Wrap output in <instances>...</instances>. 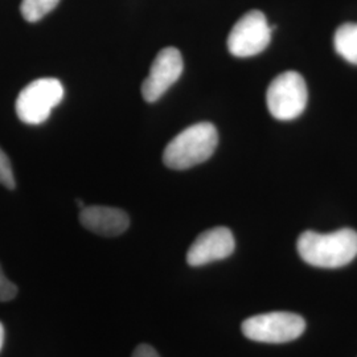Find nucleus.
<instances>
[{
  "label": "nucleus",
  "instance_id": "nucleus-1",
  "mask_svg": "<svg viewBox=\"0 0 357 357\" xmlns=\"http://www.w3.org/2000/svg\"><path fill=\"white\" fill-rule=\"evenodd\" d=\"M298 253L311 266L343 268L357 255V231L349 228L327 234L305 231L298 238Z\"/></svg>",
  "mask_w": 357,
  "mask_h": 357
},
{
  "label": "nucleus",
  "instance_id": "nucleus-2",
  "mask_svg": "<svg viewBox=\"0 0 357 357\" xmlns=\"http://www.w3.org/2000/svg\"><path fill=\"white\" fill-rule=\"evenodd\" d=\"M218 143L217 130L209 122H200L183 130L167 144L163 162L171 169H188L208 160Z\"/></svg>",
  "mask_w": 357,
  "mask_h": 357
},
{
  "label": "nucleus",
  "instance_id": "nucleus-3",
  "mask_svg": "<svg viewBox=\"0 0 357 357\" xmlns=\"http://www.w3.org/2000/svg\"><path fill=\"white\" fill-rule=\"evenodd\" d=\"M64 98V86L57 78H38L28 84L17 96L15 110L19 119L26 125L45 122L52 110Z\"/></svg>",
  "mask_w": 357,
  "mask_h": 357
},
{
  "label": "nucleus",
  "instance_id": "nucleus-4",
  "mask_svg": "<svg viewBox=\"0 0 357 357\" xmlns=\"http://www.w3.org/2000/svg\"><path fill=\"white\" fill-rule=\"evenodd\" d=\"M241 328L253 342L280 344L298 339L306 330V321L293 312H268L245 320Z\"/></svg>",
  "mask_w": 357,
  "mask_h": 357
},
{
  "label": "nucleus",
  "instance_id": "nucleus-5",
  "mask_svg": "<svg viewBox=\"0 0 357 357\" xmlns=\"http://www.w3.org/2000/svg\"><path fill=\"white\" fill-rule=\"evenodd\" d=\"M268 112L278 121H291L306 109L307 86L303 77L289 70L275 77L266 93Z\"/></svg>",
  "mask_w": 357,
  "mask_h": 357
},
{
  "label": "nucleus",
  "instance_id": "nucleus-6",
  "mask_svg": "<svg viewBox=\"0 0 357 357\" xmlns=\"http://www.w3.org/2000/svg\"><path fill=\"white\" fill-rule=\"evenodd\" d=\"M271 26L261 11H249L234 24L228 36V50L234 57H253L265 51L271 40Z\"/></svg>",
  "mask_w": 357,
  "mask_h": 357
},
{
  "label": "nucleus",
  "instance_id": "nucleus-7",
  "mask_svg": "<svg viewBox=\"0 0 357 357\" xmlns=\"http://www.w3.org/2000/svg\"><path fill=\"white\" fill-rule=\"evenodd\" d=\"M183 69V57L176 48L167 47L159 52L151 64L149 76L142 84L144 101L156 102L178 81Z\"/></svg>",
  "mask_w": 357,
  "mask_h": 357
},
{
  "label": "nucleus",
  "instance_id": "nucleus-8",
  "mask_svg": "<svg viewBox=\"0 0 357 357\" xmlns=\"http://www.w3.org/2000/svg\"><path fill=\"white\" fill-rule=\"evenodd\" d=\"M236 248L233 233L225 227L203 231L191 245L187 262L191 266H204L215 261L228 258Z\"/></svg>",
  "mask_w": 357,
  "mask_h": 357
},
{
  "label": "nucleus",
  "instance_id": "nucleus-9",
  "mask_svg": "<svg viewBox=\"0 0 357 357\" xmlns=\"http://www.w3.org/2000/svg\"><path fill=\"white\" fill-rule=\"evenodd\" d=\"M79 221L86 229L103 237H116L128 230L130 217L122 209L91 205L81 209Z\"/></svg>",
  "mask_w": 357,
  "mask_h": 357
},
{
  "label": "nucleus",
  "instance_id": "nucleus-10",
  "mask_svg": "<svg viewBox=\"0 0 357 357\" xmlns=\"http://www.w3.org/2000/svg\"><path fill=\"white\" fill-rule=\"evenodd\" d=\"M335 51L345 61L357 65V23H345L339 26L333 38Z\"/></svg>",
  "mask_w": 357,
  "mask_h": 357
},
{
  "label": "nucleus",
  "instance_id": "nucleus-11",
  "mask_svg": "<svg viewBox=\"0 0 357 357\" xmlns=\"http://www.w3.org/2000/svg\"><path fill=\"white\" fill-rule=\"evenodd\" d=\"M59 3L60 0H23L20 11L26 22L36 23L53 11Z\"/></svg>",
  "mask_w": 357,
  "mask_h": 357
},
{
  "label": "nucleus",
  "instance_id": "nucleus-12",
  "mask_svg": "<svg viewBox=\"0 0 357 357\" xmlns=\"http://www.w3.org/2000/svg\"><path fill=\"white\" fill-rule=\"evenodd\" d=\"M0 184L8 190H13L16 185L11 162L7 153H4L1 149H0Z\"/></svg>",
  "mask_w": 357,
  "mask_h": 357
},
{
  "label": "nucleus",
  "instance_id": "nucleus-13",
  "mask_svg": "<svg viewBox=\"0 0 357 357\" xmlns=\"http://www.w3.org/2000/svg\"><path fill=\"white\" fill-rule=\"evenodd\" d=\"M16 294H17V287L4 275L0 266V302L13 301Z\"/></svg>",
  "mask_w": 357,
  "mask_h": 357
},
{
  "label": "nucleus",
  "instance_id": "nucleus-14",
  "mask_svg": "<svg viewBox=\"0 0 357 357\" xmlns=\"http://www.w3.org/2000/svg\"><path fill=\"white\" fill-rule=\"evenodd\" d=\"M131 357H160L159 354L156 352V349L153 348L151 345L141 344L137 347V349L134 351Z\"/></svg>",
  "mask_w": 357,
  "mask_h": 357
},
{
  "label": "nucleus",
  "instance_id": "nucleus-15",
  "mask_svg": "<svg viewBox=\"0 0 357 357\" xmlns=\"http://www.w3.org/2000/svg\"><path fill=\"white\" fill-rule=\"evenodd\" d=\"M3 343H4V328H3V324L0 323V349L3 347Z\"/></svg>",
  "mask_w": 357,
  "mask_h": 357
}]
</instances>
